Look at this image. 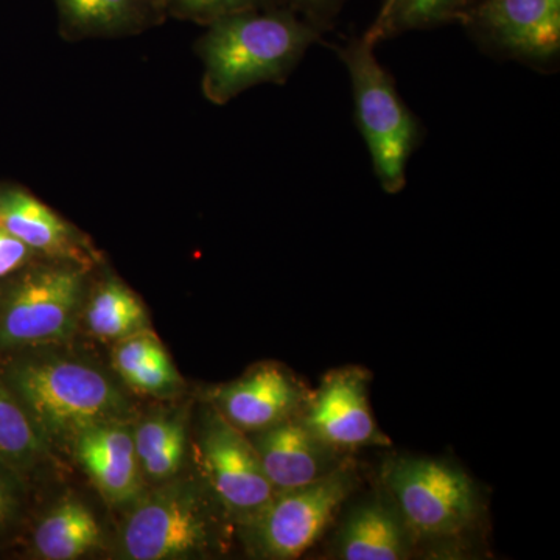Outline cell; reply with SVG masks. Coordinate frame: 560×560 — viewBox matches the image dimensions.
<instances>
[{"mask_svg":"<svg viewBox=\"0 0 560 560\" xmlns=\"http://www.w3.org/2000/svg\"><path fill=\"white\" fill-rule=\"evenodd\" d=\"M5 383L49 448L105 420H128L131 401L101 368L51 348L22 350L0 363Z\"/></svg>","mask_w":560,"mask_h":560,"instance_id":"1","label":"cell"},{"mask_svg":"<svg viewBox=\"0 0 560 560\" xmlns=\"http://www.w3.org/2000/svg\"><path fill=\"white\" fill-rule=\"evenodd\" d=\"M320 38L323 33L282 7L213 21L197 43L202 94L213 105H226L249 88L285 83Z\"/></svg>","mask_w":560,"mask_h":560,"instance_id":"2","label":"cell"},{"mask_svg":"<svg viewBox=\"0 0 560 560\" xmlns=\"http://www.w3.org/2000/svg\"><path fill=\"white\" fill-rule=\"evenodd\" d=\"M140 493L121 526L125 559L179 560L215 555L224 544L226 511L208 485L168 480Z\"/></svg>","mask_w":560,"mask_h":560,"instance_id":"3","label":"cell"},{"mask_svg":"<svg viewBox=\"0 0 560 560\" xmlns=\"http://www.w3.org/2000/svg\"><path fill=\"white\" fill-rule=\"evenodd\" d=\"M375 47L361 35L335 51L348 69L357 127L372 168L383 191L396 195L407 187L408 162L422 143L423 128L400 97L394 77L375 57Z\"/></svg>","mask_w":560,"mask_h":560,"instance_id":"4","label":"cell"},{"mask_svg":"<svg viewBox=\"0 0 560 560\" xmlns=\"http://www.w3.org/2000/svg\"><path fill=\"white\" fill-rule=\"evenodd\" d=\"M91 268L36 259L0 280V353L69 340L83 312Z\"/></svg>","mask_w":560,"mask_h":560,"instance_id":"5","label":"cell"},{"mask_svg":"<svg viewBox=\"0 0 560 560\" xmlns=\"http://www.w3.org/2000/svg\"><path fill=\"white\" fill-rule=\"evenodd\" d=\"M382 488L399 512L412 541L459 536L480 512L466 471L447 460L394 456L383 464Z\"/></svg>","mask_w":560,"mask_h":560,"instance_id":"6","label":"cell"},{"mask_svg":"<svg viewBox=\"0 0 560 560\" xmlns=\"http://www.w3.org/2000/svg\"><path fill=\"white\" fill-rule=\"evenodd\" d=\"M360 481L357 464L348 459L323 480L276 492L264 510L242 525L249 551L261 559L301 558L326 533Z\"/></svg>","mask_w":560,"mask_h":560,"instance_id":"7","label":"cell"},{"mask_svg":"<svg viewBox=\"0 0 560 560\" xmlns=\"http://www.w3.org/2000/svg\"><path fill=\"white\" fill-rule=\"evenodd\" d=\"M460 24L481 50L539 72L560 58V0H475Z\"/></svg>","mask_w":560,"mask_h":560,"instance_id":"8","label":"cell"},{"mask_svg":"<svg viewBox=\"0 0 560 560\" xmlns=\"http://www.w3.org/2000/svg\"><path fill=\"white\" fill-rule=\"evenodd\" d=\"M197 451L206 485L228 517L243 525L276 495L253 442L215 408L205 415Z\"/></svg>","mask_w":560,"mask_h":560,"instance_id":"9","label":"cell"},{"mask_svg":"<svg viewBox=\"0 0 560 560\" xmlns=\"http://www.w3.org/2000/svg\"><path fill=\"white\" fill-rule=\"evenodd\" d=\"M368 386L370 374L363 368L331 371L315 393L311 390L298 418L320 441L345 455L372 445H389L372 415Z\"/></svg>","mask_w":560,"mask_h":560,"instance_id":"10","label":"cell"},{"mask_svg":"<svg viewBox=\"0 0 560 560\" xmlns=\"http://www.w3.org/2000/svg\"><path fill=\"white\" fill-rule=\"evenodd\" d=\"M308 394L289 370L264 363L213 390L212 404L228 422L250 434L300 415Z\"/></svg>","mask_w":560,"mask_h":560,"instance_id":"11","label":"cell"},{"mask_svg":"<svg viewBox=\"0 0 560 560\" xmlns=\"http://www.w3.org/2000/svg\"><path fill=\"white\" fill-rule=\"evenodd\" d=\"M69 451L109 506L139 499L143 478L130 420L94 423L77 434Z\"/></svg>","mask_w":560,"mask_h":560,"instance_id":"12","label":"cell"},{"mask_svg":"<svg viewBox=\"0 0 560 560\" xmlns=\"http://www.w3.org/2000/svg\"><path fill=\"white\" fill-rule=\"evenodd\" d=\"M250 434L265 477L276 492L323 480L349 459L320 441L298 416Z\"/></svg>","mask_w":560,"mask_h":560,"instance_id":"13","label":"cell"},{"mask_svg":"<svg viewBox=\"0 0 560 560\" xmlns=\"http://www.w3.org/2000/svg\"><path fill=\"white\" fill-rule=\"evenodd\" d=\"M0 226L43 259L92 268L101 259L90 238L22 187H0Z\"/></svg>","mask_w":560,"mask_h":560,"instance_id":"14","label":"cell"},{"mask_svg":"<svg viewBox=\"0 0 560 560\" xmlns=\"http://www.w3.org/2000/svg\"><path fill=\"white\" fill-rule=\"evenodd\" d=\"M60 32L68 40L121 38L164 22L160 0H54Z\"/></svg>","mask_w":560,"mask_h":560,"instance_id":"15","label":"cell"},{"mask_svg":"<svg viewBox=\"0 0 560 560\" xmlns=\"http://www.w3.org/2000/svg\"><path fill=\"white\" fill-rule=\"evenodd\" d=\"M412 545L399 512L388 497H378L350 512L335 551L345 560H404L410 558Z\"/></svg>","mask_w":560,"mask_h":560,"instance_id":"16","label":"cell"},{"mask_svg":"<svg viewBox=\"0 0 560 560\" xmlns=\"http://www.w3.org/2000/svg\"><path fill=\"white\" fill-rule=\"evenodd\" d=\"M113 364L117 375L132 390L171 399L183 385V378L153 331L143 330L116 341Z\"/></svg>","mask_w":560,"mask_h":560,"instance_id":"17","label":"cell"},{"mask_svg":"<svg viewBox=\"0 0 560 560\" xmlns=\"http://www.w3.org/2000/svg\"><path fill=\"white\" fill-rule=\"evenodd\" d=\"M101 544L102 528L94 512L72 497L58 501L33 533V547L47 560L80 559Z\"/></svg>","mask_w":560,"mask_h":560,"instance_id":"18","label":"cell"},{"mask_svg":"<svg viewBox=\"0 0 560 560\" xmlns=\"http://www.w3.org/2000/svg\"><path fill=\"white\" fill-rule=\"evenodd\" d=\"M135 445L143 480H173L186 459V412L158 411L140 419L135 423Z\"/></svg>","mask_w":560,"mask_h":560,"instance_id":"19","label":"cell"},{"mask_svg":"<svg viewBox=\"0 0 560 560\" xmlns=\"http://www.w3.org/2000/svg\"><path fill=\"white\" fill-rule=\"evenodd\" d=\"M81 318L86 329L103 341H120L149 330V313L138 294L120 279L106 278L84 301Z\"/></svg>","mask_w":560,"mask_h":560,"instance_id":"20","label":"cell"},{"mask_svg":"<svg viewBox=\"0 0 560 560\" xmlns=\"http://www.w3.org/2000/svg\"><path fill=\"white\" fill-rule=\"evenodd\" d=\"M475 0H383L377 18L363 33L372 44L407 32L427 31L463 21Z\"/></svg>","mask_w":560,"mask_h":560,"instance_id":"21","label":"cell"},{"mask_svg":"<svg viewBox=\"0 0 560 560\" xmlns=\"http://www.w3.org/2000/svg\"><path fill=\"white\" fill-rule=\"evenodd\" d=\"M50 451L36 433L20 401L0 378V464L27 475Z\"/></svg>","mask_w":560,"mask_h":560,"instance_id":"22","label":"cell"},{"mask_svg":"<svg viewBox=\"0 0 560 560\" xmlns=\"http://www.w3.org/2000/svg\"><path fill=\"white\" fill-rule=\"evenodd\" d=\"M278 7L275 0H165V14L175 20L197 22L200 25L241 11Z\"/></svg>","mask_w":560,"mask_h":560,"instance_id":"23","label":"cell"},{"mask_svg":"<svg viewBox=\"0 0 560 560\" xmlns=\"http://www.w3.org/2000/svg\"><path fill=\"white\" fill-rule=\"evenodd\" d=\"M24 475L0 464V530L10 528L24 508Z\"/></svg>","mask_w":560,"mask_h":560,"instance_id":"24","label":"cell"},{"mask_svg":"<svg viewBox=\"0 0 560 560\" xmlns=\"http://www.w3.org/2000/svg\"><path fill=\"white\" fill-rule=\"evenodd\" d=\"M346 0H275L276 5L293 11L320 33L329 31Z\"/></svg>","mask_w":560,"mask_h":560,"instance_id":"25","label":"cell"},{"mask_svg":"<svg viewBox=\"0 0 560 560\" xmlns=\"http://www.w3.org/2000/svg\"><path fill=\"white\" fill-rule=\"evenodd\" d=\"M36 259L43 257L0 226V280L9 278Z\"/></svg>","mask_w":560,"mask_h":560,"instance_id":"26","label":"cell"},{"mask_svg":"<svg viewBox=\"0 0 560 560\" xmlns=\"http://www.w3.org/2000/svg\"><path fill=\"white\" fill-rule=\"evenodd\" d=\"M160 2L162 3V5H164L165 9V0H160Z\"/></svg>","mask_w":560,"mask_h":560,"instance_id":"27","label":"cell"}]
</instances>
